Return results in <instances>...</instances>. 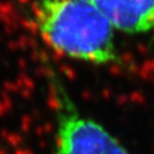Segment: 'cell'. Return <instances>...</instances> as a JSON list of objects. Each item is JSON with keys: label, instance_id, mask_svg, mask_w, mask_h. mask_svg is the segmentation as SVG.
Returning <instances> with one entry per match:
<instances>
[{"label": "cell", "instance_id": "6da1fadb", "mask_svg": "<svg viewBox=\"0 0 154 154\" xmlns=\"http://www.w3.org/2000/svg\"><path fill=\"white\" fill-rule=\"evenodd\" d=\"M32 20L45 44L66 58L93 65L120 60L118 31L87 0H35Z\"/></svg>", "mask_w": 154, "mask_h": 154}, {"label": "cell", "instance_id": "7a4b0ae2", "mask_svg": "<svg viewBox=\"0 0 154 154\" xmlns=\"http://www.w3.org/2000/svg\"><path fill=\"white\" fill-rule=\"evenodd\" d=\"M56 98L54 154H130L104 126L83 114L65 90Z\"/></svg>", "mask_w": 154, "mask_h": 154}, {"label": "cell", "instance_id": "3957f363", "mask_svg": "<svg viewBox=\"0 0 154 154\" xmlns=\"http://www.w3.org/2000/svg\"><path fill=\"white\" fill-rule=\"evenodd\" d=\"M118 33L145 37L154 41V0H87Z\"/></svg>", "mask_w": 154, "mask_h": 154}]
</instances>
